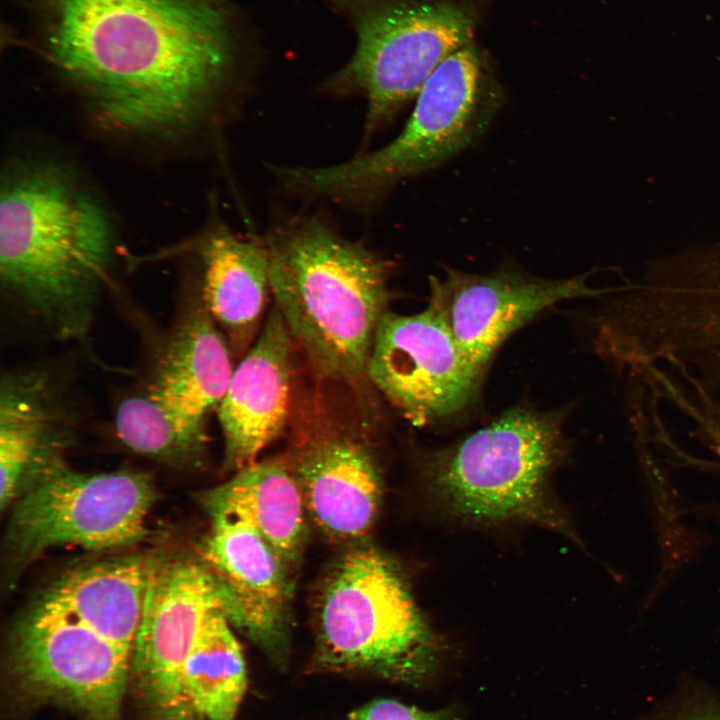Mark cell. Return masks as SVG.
Instances as JSON below:
<instances>
[{
  "instance_id": "cell-18",
  "label": "cell",
  "mask_w": 720,
  "mask_h": 720,
  "mask_svg": "<svg viewBox=\"0 0 720 720\" xmlns=\"http://www.w3.org/2000/svg\"><path fill=\"white\" fill-rule=\"evenodd\" d=\"M234 368L228 346L205 305L190 307L174 329L151 391L170 409L205 427Z\"/></svg>"
},
{
  "instance_id": "cell-25",
  "label": "cell",
  "mask_w": 720,
  "mask_h": 720,
  "mask_svg": "<svg viewBox=\"0 0 720 720\" xmlns=\"http://www.w3.org/2000/svg\"><path fill=\"white\" fill-rule=\"evenodd\" d=\"M695 720H720L718 718H701V719H695Z\"/></svg>"
},
{
  "instance_id": "cell-16",
  "label": "cell",
  "mask_w": 720,
  "mask_h": 720,
  "mask_svg": "<svg viewBox=\"0 0 720 720\" xmlns=\"http://www.w3.org/2000/svg\"><path fill=\"white\" fill-rule=\"evenodd\" d=\"M48 371H9L0 384V505L5 508L73 440V414Z\"/></svg>"
},
{
  "instance_id": "cell-6",
  "label": "cell",
  "mask_w": 720,
  "mask_h": 720,
  "mask_svg": "<svg viewBox=\"0 0 720 720\" xmlns=\"http://www.w3.org/2000/svg\"><path fill=\"white\" fill-rule=\"evenodd\" d=\"M436 651L434 634L397 569L374 548L345 554L319 596L316 666L413 683Z\"/></svg>"
},
{
  "instance_id": "cell-19",
  "label": "cell",
  "mask_w": 720,
  "mask_h": 720,
  "mask_svg": "<svg viewBox=\"0 0 720 720\" xmlns=\"http://www.w3.org/2000/svg\"><path fill=\"white\" fill-rule=\"evenodd\" d=\"M208 514H223L252 527L288 565L298 558L305 536V503L284 456L257 461L206 492Z\"/></svg>"
},
{
  "instance_id": "cell-9",
  "label": "cell",
  "mask_w": 720,
  "mask_h": 720,
  "mask_svg": "<svg viewBox=\"0 0 720 720\" xmlns=\"http://www.w3.org/2000/svg\"><path fill=\"white\" fill-rule=\"evenodd\" d=\"M284 455L306 511L336 542H351L371 529L381 499L374 451L361 426L313 393L293 402Z\"/></svg>"
},
{
  "instance_id": "cell-24",
  "label": "cell",
  "mask_w": 720,
  "mask_h": 720,
  "mask_svg": "<svg viewBox=\"0 0 720 720\" xmlns=\"http://www.w3.org/2000/svg\"><path fill=\"white\" fill-rule=\"evenodd\" d=\"M347 720H457L454 711H426L396 700L378 699L353 711Z\"/></svg>"
},
{
  "instance_id": "cell-12",
  "label": "cell",
  "mask_w": 720,
  "mask_h": 720,
  "mask_svg": "<svg viewBox=\"0 0 720 720\" xmlns=\"http://www.w3.org/2000/svg\"><path fill=\"white\" fill-rule=\"evenodd\" d=\"M221 606L204 563L150 560L147 593L132 658L144 698L160 720H183L189 710L184 670L210 613Z\"/></svg>"
},
{
  "instance_id": "cell-3",
  "label": "cell",
  "mask_w": 720,
  "mask_h": 720,
  "mask_svg": "<svg viewBox=\"0 0 720 720\" xmlns=\"http://www.w3.org/2000/svg\"><path fill=\"white\" fill-rule=\"evenodd\" d=\"M262 241L274 306L294 345L320 379L357 384L388 311L391 263L314 216L293 217Z\"/></svg>"
},
{
  "instance_id": "cell-23",
  "label": "cell",
  "mask_w": 720,
  "mask_h": 720,
  "mask_svg": "<svg viewBox=\"0 0 720 720\" xmlns=\"http://www.w3.org/2000/svg\"><path fill=\"white\" fill-rule=\"evenodd\" d=\"M685 306L694 352L708 379L720 390V241L693 277Z\"/></svg>"
},
{
  "instance_id": "cell-13",
  "label": "cell",
  "mask_w": 720,
  "mask_h": 720,
  "mask_svg": "<svg viewBox=\"0 0 720 720\" xmlns=\"http://www.w3.org/2000/svg\"><path fill=\"white\" fill-rule=\"evenodd\" d=\"M132 653L41 601L21 623L14 663L33 691L99 715L112 714Z\"/></svg>"
},
{
  "instance_id": "cell-17",
  "label": "cell",
  "mask_w": 720,
  "mask_h": 720,
  "mask_svg": "<svg viewBox=\"0 0 720 720\" xmlns=\"http://www.w3.org/2000/svg\"><path fill=\"white\" fill-rule=\"evenodd\" d=\"M183 247L202 264V299L207 311L236 347L249 346L270 290L263 241L243 239L217 224Z\"/></svg>"
},
{
  "instance_id": "cell-20",
  "label": "cell",
  "mask_w": 720,
  "mask_h": 720,
  "mask_svg": "<svg viewBox=\"0 0 720 720\" xmlns=\"http://www.w3.org/2000/svg\"><path fill=\"white\" fill-rule=\"evenodd\" d=\"M149 570L150 560L138 557L81 567L62 577L42 601L132 653Z\"/></svg>"
},
{
  "instance_id": "cell-2",
  "label": "cell",
  "mask_w": 720,
  "mask_h": 720,
  "mask_svg": "<svg viewBox=\"0 0 720 720\" xmlns=\"http://www.w3.org/2000/svg\"><path fill=\"white\" fill-rule=\"evenodd\" d=\"M116 228L80 175L49 157H16L3 170V290L57 337L81 339L112 268Z\"/></svg>"
},
{
  "instance_id": "cell-11",
  "label": "cell",
  "mask_w": 720,
  "mask_h": 720,
  "mask_svg": "<svg viewBox=\"0 0 720 720\" xmlns=\"http://www.w3.org/2000/svg\"><path fill=\"white\" fill-rule=\"evenodd\" d=\"M594 271L567 279H545L504 266L485 274L445 268L429 278L428 305L453 335L467 360L481 373L516 330L558 302L605 298L621 290L593 287Z\"/></svg>"
},
{
  "instance_id": "cell-5",
  "label": "cell",
  "mask_w": 720,
  "mask_h": 720,
  "mask_svg": "<svg viewBox=\"0 0 720 720\" xmlns=\"http://www.w3.org/2000/svg\"><path fill=\"white\" fill-rule=\"evenodd\" d=\"M500 105L477 50L468 44L430 75L407 124L391 143L334 166L277 167L274 172L292 192L368 208L397 183L434 169L473 144Z\"/></svg>"
},
{
  "instance_id": "cell-21",
  "label": "cell",
  "mask_w": 720,
  "mask_h": 720,
  "mask_svg": "<svg viewBox=\"0 0 720 720\" xmlns=\"http://www.w3.org/2000/svg\"><path fill=\"white\" fill-rule=\"evenodd\" d=\"M185 687L195 712L208 720H234L247 687L241 647L222 605L206 619L189 653Z\"/></svg>"
},
{
  "instance_id": "cell-8",
  "label": "cell",
  "mask_w": 720,
  "mask_h": 720,
  "mask_svg": "<svg viewBox=\"0 0 720 720\" xmlns=\"http://www.w3.org/2000/svg\"><path fill=\"white\" fill-rule=\"evenodd\" d=\"M21 495L10 539L20 556L31 558L57 547L105 550L135 543L145 534L154 489L143 473H80L60 459Z\"/></svg>"
},
{
  "instance_id": "cell-4",
  "label": "cell",
  "mask_w": 720,
  "mask_h": 720,
  "mask_svg": "<svg viewBox=\"0 0 720 720\" xmlns=\"http://www.w3.org/2000/svg\"><path fill=\"white\" fill-rule=\"evenodd\" d=\"M565 452L562 419L514 407L422 462L432 504L470 524H532L575 538L552 495L550 477Z\"/></svg>"
},
{
  "instance_id": "cell-1",
  "label": "cell",
  "mask_w": 720,
  "mask_h": 720,
  "mask_svg": "<svg viewBox=\"0 0 720 720\" xmlns=\"http://www.w3.org/2000/svg\"><path fill=\"white\" fill-rule=\"evenodd\" d=\"M55 70L100 123L169 141L197 128L232 72L236 43L223 0H39Z\"/></svg>"
},
{
  "instance_id": "cell-15",
  "label": "cell",
  "mask_w": 720,
  "mask_h": 720,
  "mask_svg": "<svg viewBox=\"0 0 720 720\" xmlns=\"http://www.w3.org/2000/svg\"><path fill=\"white\" fill-rule=\"evenodd\" d=\"M293 346L273 306L255 344L234 368L217 408L228 468L238 471L257 462L288 426L293 406Z\"/></svg>"
},
{
  "instance_id": "cell-10",
  "label": "cell",
  "mask_w": 720,
  "mask_h": 720,
  "mask_svg": "<svg viewBox=\"0 0 720 720\" xmlns=\"http://www.w3.org/2000/svg\"><path fill=\"white\" fill-rule=\"evenodd\" d=\"M366 376L414 425L454 416L475 397L482 373L464 356L429 306L412 315L386 311Z\"/></svg>"
},
{
  "instance_id": "cell-14",
  "label": "cell",
  "mask_w": 720,
  "mask_h": 720,
  "mask_svg": "<svg viewBox=\"0 0 720 720\" xmlns=\"http://www.w3.org/2000/svg\"><path fill=\"white\" fill-rule=\"evenodd\" d=\"M209 516L203 563L222 608L230 623L281 667L289 649L287 567L248 524L223 514Z\"/></svg>"
},
{
  "instance_id": "cell-22",
  "label": "cell",
  "mask_w": 720,
  "mask_h": 720,
  "mask_svg": "<svg viewBox=\"0 0 720 720\" xmlns=\"http://www.w3.org/2000/svg\"><path fill=\"white\" fill-rule=\"evenodd\" d=\"M114 425L127 448L168 464H194L208 441L206 427L177 414L151 390L124 399L116 409Z\"/></svg>"
},
{
  "instance_id": "cell-7",
  "label": "cell",
  "mask_w": 720,
  "mask_h": 720,
  "mask_svg": "<svg viewBox=\"0 0 720 720\" xmlns=\"http://www.w3.org/2000/svg\"><path fill=\"white\" fill-rule=\"evenodd\" d=\"M352 25L351 59L324 83L333 93H358L367 102L370 136L408 101L450 54L469 44L471 8L447 0H323Z\"/></svg>"
}]
</instances>
